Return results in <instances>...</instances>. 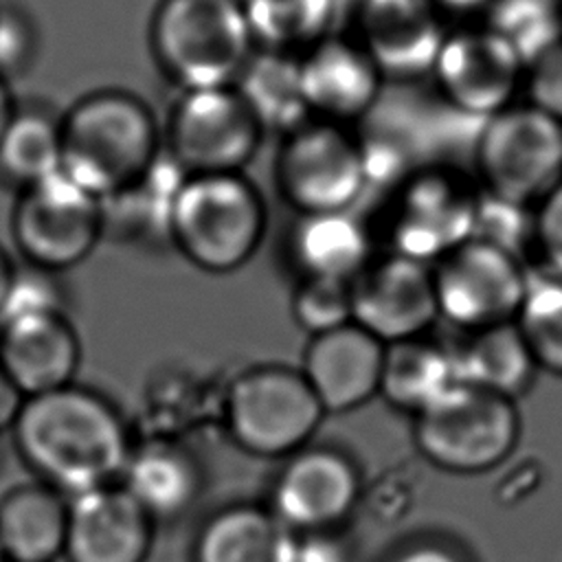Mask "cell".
Segmentation results:
<instances>
[{
  "label": "cell",
  "mask_w": 562,
  "mask_h": 562,
  "mask_svg": "<svg viewBox=\"0 0 562 562\" xmlns=\"http://www.w3.org/2000/svg\"><path fill=\"white\" fill-rule=\"evenodd\" d=\"M11 432L24 463L68 498L116 483L134 448L119 411L75 382L24 397Z\"/></svg>",
  "instance_id": "6da1fadb"
},
{
  "label": "cell",
  "mask_w": 562,
  "mask_h": 562,
  "mask_svg": "<svg viewBox=\"0 0 562 562\" xmlns=\"http://www.w3.org/2000/svg\"><path fill=\"white\" fill-rule=\"evenodd\" d=\"M162 154V127L134 92L101 88L61 112V171L97 200L138 182Z\"/></svg>",
  "instance_id": "7a4b0ae2"
},
{
  "label": "cell",
  "mask_w": 562,
  "mask_h": 562,
  "mask_svg": "<svg viewBox=\"0 0 562 562\" xmlns=\"http://www.w3.org/2000/svg\"><path fill=\"white\" fill-rule=\"evenodd\" d=\"M268 211L244 173L184 176L169 213V241L195 268L239 270L261 246Z\"/></svg>",
  "instance_id": "3957f363"
},
{
  "label": "cell",
  "mask_w": 562,
  "mask_h": 562,
  "mask_svg": "<svg viewBox=\"0 0 562 562\" xmlns=\"http://www.w3.org/2000/svg\"><path fill=\"white\" fill-rule=\"evenodd\" d=\"M147 42L180 92L233 86L255 53L239 0H158Z\"/></svg>",
  "instance_id": "277c9868"
},
{
  "label": "cell",
  "mask_w": 562,
  "mask_h": 562,
  "mask_svg": "<svg viewBox=\"0 0 562 562\" xmlns=\"http://www.w3.org/2000/svg\"><path fill=\"white\" fill-rule=\"evenodd\" d=\"M516 400L457 382L413 415L419 454L450 474H483L507 461L520 439Z\"/></svg>",
  "instance_id": "5b68a950"
},
{
  "label": "cell",
  "mask_w": 562,
  "mask_h": 562,
  "mask_svg": "<svg viewBox=\"0 0 562 562\" xmlns=\"http://www.w3.org/2000/svg\"><path fill=\"white\" fill-rule=\"evenodd\" d=\"M472 176L481 193L536 209L562 180V123L527 101L487 116Z\"/></svg>",
  "instance_id": "8992f818"
},
{
  "label": "cell",
  "mask_w": 562,
  "mask_h": 562,
  "mask_svg": "<svg viewBox=\"0 0 562 562\" xmlns=\"http://www.w3.org/2000/svg\"><path fill=\"white\" fill-rule=\"evenodd\" d=\"M274 184L299 215L351 211L369 189L360 132L321 119L303 121L279 138Z\"/></svg>",
  "instance_id": "52a82bcc"
},
{
  "label": "cell",
  "mask_w": 562,
  "mask_h": 562,
  "mask_svg": "<svg viewBox=\"0 0 562 562\" xmlns=\"http://www.w3.org/2000/svg\"><path fill=\"white\" fill-rule=\"evenodd\" d=\"M481 189L452 165H417L389 195L391 252L432 266L474 235Z\"/></svg>",
  "instance_id": "ba28073f"
},
{
  "label": "cell",
  "mask_w": 562,
  "mask_h": 562,
  "mask_svg": "<svg viewBox=\"0 0 562 562\" xmlns=\"http://www.w3.org/2000/svg\"><path fill=\"white\" fill-rule=\"evenodd\" d=\"M266 132L235 86L184 90L162 125V151L184 173H244Z\"/></svg>",
  "instance_id": "9c48e42d"
},
{
  "label": "cell",
  "mask_w": 562,
  "mask_h": 562,
  "mask_svg": "<svg viewBox=\"0 0 562 562\" xmlns=\"http://www.w3.org/2000/svg\"><path fill=\"white\" fill-rule=\"evenodd\" d=\"M325 408L301 369L252 367L235 378L226 395L228 430L239 448L257 457H290L314 437Z\"/></svg>",
  "instance_id": "30bf717a"
},
{
  "label": "cell",
  "mask_w": 562,
  "mask_h": 562,
  "mask_svg": "<svg viewBox=\"0 0 562 562\" xmlns=\"http://www.w3.org/2000/svg\"><path fill=\"white\" fill-rule=\"evenodd\" d=\"M529 270L507 248L481 237L465 239L432 263L439 318L465 334L516 321Z\"/></svg>",
  "instance_id": "8fae6325"
},
{
  "label": "cell",
  "mask_w": 562,
  "mask_h": 562,
  "mask_svg": "<svg viewBox=\"0 0 562 562\" xmlns=\"http://www.w3.org/2000/svg\"><path fill=\"white\" fill-rule=\"evenodd\" d=\"M11 233L29 266L48 272L68 270L103 237L101 200L57 171L18 191Z\"/></svg>",
  "instance_id": "7c38bea8"
},
{
  "label": "cell",
  "mask_w": 562,
  "mask_h": 562,
  "mask_svg": "<svg viewBox=\"0 0 562 562\" xmlns=\"http://www.w3.org/2000/svg\"><path fill=\"white\" fill-rule=\"evenodd\" d=\"M428 77L450 110L485 121L516 103L525 64L492 29L474 24L448 29Z\"/></svg>",
  "instance_id": "4fadbf2b"
},
{
  "label": "cell",
  "mask_w": 562,
  "mask_h": 562,
  "mask_svg": "<svg viewBox=\"0 0 562 562\" xmlns=\"http://www.w3.org/2000/svg\"><path fill=\"white\" fill-rule=\"evenodd\" d=\"M351 321L384 345L422 338L439 321L432 266L389 252L351 281Z\"/></svg>",
  "instance_id": "5bb4252c"
},
{
  "label": "cell",
  "mask_w": 562,
  "mask_h": 562,
  "mask_svg": "<svg viewBox=\"0 0 562 562\" xmlns=\"http://www.w3.org/2000/svg\"><path fill=\"white\" fill-rule=\"evenodd\" d=\"M360 498L356 463L334 448H301L272 483L270 512L294 533L334 531Z\"/></svg>",
  "instance_id": "9a60e30c"
},
{
  "label": "cell",
  "mask_w": 562,
  "mask_h": 562,
  "mask_svg": "<svg viewBox=\"0 0 562 562\" xmlns=\"http://www.w3.org/2000/svg\"><path fill=\"white\" fill-rule=\"evenodd\" d=\"M446 33L432 0H356L349 31L384 81L428 77Z\"/></svg>",
  "instance_id": "2e32d148"
},
{
  "label": "cell",
  "mask_w": 562,
  "mask_h": 562,
  "mask_svg": "<svg viewBox=\"0 0 562 562\" xmlns=\"http://www.w3.org/2000/svg\"><path fill=\"white\" fill-rule=\"evenodd\" d=\"M299 79L310 119L351 127L375 108L386 83L349 33H331L299 55Z\"/></svg>",
  "instance_id": "e0dca14e"
},
{
  "label": "cell",
  "mask_w": 562,
  "mask_h": 562,
  "mask_svg": "<svg viewBox=\"0 0 562 562\" xmlns=\"http://www.w3.org/2000/svg\"><path fill=\"white\" fill-rule=\"evenodd\" d=\"M154 520L116 481L68 498V562H145Z\"/></svg>",
  "instance_id": "ac0fdd59"
},
{
  "label": "cell",
  "mask_w": 562,
  "mask_h": 562,
  "mask_svg": "<svg viewBox=\"0 0 562 562\" xmlns=\"http://www.w3.org/2000/svg\"><path fill=\"white\" fill-rule=\"evenodd\" d=\"M386 345L353 321L312 336L301 373L325 413H345L380 393Z\"/></svg>",
  "instance_id": "d6986e66"
},
{
  "label": "cell",
  "mask_w": 562,
  "mask_h": 562,
  "mask_svg": "<svg viewBox=\"0 0 562 562\" xmlns=\"http://www.w3.org/2000/svg\"><path fill=\"white\" fill-rule=\"evenodd\" d=\"M79 356V338L64 312L0 321V367L24 397L72 384Z\"/></svg>",
  "instance_id": "ffe728a7"
},
{
  "label": "cell",
  "mask_w": 562,
  "mask_h": 562,
  "mask_svg": "<svg viewBox=\"0 0 562 562\" xmlns=\"http://www.w3.org/2000/svg\"><path fill=\"white\" fill-rule=\"evenodd\" d=\"M296 542L270 507L231 505L200 527L193 562H294Z\"/></svg>",
  "instance_id": "44dd1931"
},
{
  "label": "cell",
  "mask_w": 562,
  "mask_h": 562,
  "mask_svg": "<svg viewBox=\"0 0 562 562\" xmlns=\"http://www.w3.org/2000/svg\"><path fill=\"white\" fill-rule=\"evenodd\" d=\"M68 496L26 483L0 498V549L7 562H55L64 555Z\"/></svg>",
  "instance_id": "7402d4cb"
},
{
  "label": "cell",
  "mask_w": 562,
  "mask_h": 562,
  "mask_svg": "<svg viewBox=\"0 0 562 562\" xmlns=\"http://www.w3.org/2000/svg\"><path fill=\"white\" fill-rule=\"evenodd\" d=\"M119 483L151 520L176 518L195 503L202 490V472L182 446L145 441L132 448Z\"/></svg>",
  "instance_id": "603a6c76"
},
{
  "label": "cell",
  "mask_w": 562,
  "mask_h": 562,
  "mask_svg": "<svg viewBox=\"0 0 562 562\" xmlns=\"http://www.w3.org/2000/svg\"><path fill=\"white\" fill-rule=\"evenodd\" d=\"M290 252L303 277L353 281L371 261V237L351 211L299 215Z\"/></svg>",
  "instance_id": "cb8c5ba5"
},
{
  "label": "cell",
  "mask_w": 562,
  "mask_h": 562,
  "mask_svg": "<svg viewBox=\"0 0 562 562\" xmlns=\"http://www.w3.org/2000/svg\"><path fill=\"white\" fill-rule=\"evenodd\" d=\"M452 351L461 382L516 402L531 389L540 371L516 321L468 331Z\"/></svg>",
  "instance_id": "d4e9b609"
},
{
  "label": "cell",
  "mask_w": 562,
  "mask_h": 562,
  "mask_svg": "<svg viewBox=\"0 0 562 562\" xmlns=\"http://www.w3.org/2000/svg\"><path fill=\"white\" fill-rule=\"evenodd\" d=\"M459 380L454 351L426 336L391 342L384 349L380 395L395 408L417 415Z\"/></svg>",
  "instance_id": "484cf974"
},
{
  "label": "cell",
  "mask_w": 562,
  "mask_h": 562,
  "mask_svg": "<svg viewBox=\"0 0 562 562\" xmlns=\"http://www.w3.org/2000/svg\"><path fill=\"white\" fill-rule=\"evenodd\" d=\"M61 171V112L15 103L0 134V180L18 191Z\"/></svg>",
  "instance_id": "4316f807"
},
{
  "label": "cell",
  "mask_w": 562,
  "mask_h": 562,
  "mask_svg": "<svg viewBox=\"0 0 562 562\" xmlns=\"http://www.w3.org/2000/svg\"><path fill=\"white\" fill-rule=\"evenodd\" d=\"M233 86L266 134L274 132L281 138L310 119L301 92L296 55L255 48Z\"/></svg>",
  "instance_id": "83f0119b"
},
{
  "label": "cell",
  "mask_w": 562,
  "mask_h": 562,
  "mask_svg": "<svg viewBox=\"0 0 562 562\" xmlns=\"http://www.w3.org/2000/svg\"><path fill=\"white\" fill-rule=\"evenodd\" d=\"M259 50L303 55L334 33L340 0H239Z\"/></svg>",
  "instance_id": "f1b7e54d"
},
{
  "label": "cell",
  "mask_w": 562,
  "mask_h": 562,
  "mask_svg": "<svg viewBox=\"0 0 562 562\" xmlns=\"http://www.w3.org/2000/svg\"><path fill=\"white\" fill-rule=\"evenodd\" d=\"M184 173L162 151L156 165L132 187L101 202L103 235L112 228L123 237L167 235L169 213Z\"/></svg>",
  "instance_id": "f546056e"
},
{
  "label": "cell",
  "mask_w": 562,
  "mask_h": 562,
  "mask_svg": "<svg viewBox=\"0 0 562 562\" xmlns=\"http://www.w3.org/2000/svg\"><path fill=\"white\" fill-rule=\"evenodd\" d=\"M516 323L540 367L562 378V274L531 268Z\"/></svg>",
  "instance_id": "4dcf8cb0"
},
{
  "label": "cell",
  "mask_w": 562,
  "mask_h": 562,
  "mask_svg": "<svg viewBox=\"0 0 562 562\" xmlns=\"http://www.w3.org/2000/svg\"><path fill=\"white\" fill-rule=\"evenodd\" d=\"M483 24L527 66L562 42V0H494Z\"/></svg>",
  "instance_id": "1f68e13d"
},
{
  "label": "cell",
  "mask_w": 562,
  "mask_h": 562,
  "mask_svg": "<svg viewBox=\"0 0 562 562\" xmlns=\"http://www.w3.org/2000/svg\"><path fill=\"white\" fill-rule=\"evenodd\" d=\"M292 316L312 336L351 323V281L303 277L292 296Z\"/></svg>",
  "instance_id": "d6a6232c"
},
{
  "label": "cell",
  "mask_w": 562,
  "mask_h": 562,
  "mask_svg": "<svg viewBox=\"0 0 562 562\" xmlns=\"http://www.w3.org/2000/svg\"><path fill=\"white\" fill-rule=\"evenodd\" d=\"M40 55L35 20L15 4H0V79L13 81L33 68Z\"/></svg>",
  "instance_id": "836d02e7"
},
{
  "label": "cell",
  "mask_w": 562,
  "mask_h": 562,
  "mask_svg": "<svg viewBox=\"0 0 562 562\" xmlns=\"http://www.w3.org/2000/svg\"><path fill=\"white\" fill-rule=\"evenodd\" d=\"M35 312H64V296L55 272L29 266L24 272L15 270L0 310V321Z\"/></svg>",
  "instance_id": "e575fe53"
},
{
  "label": "cell",
  "mask_w": 562,
  "mask_h": 562,
  "mask_svg": "<svg viewBox=\"0 0 562 562\" xmlns=\"http://www.w3.org/2000/svg\"><path fill=\"white\" fill-rule=\"evenodd\" d=\"M525 101L562 123V42L525 66Z\"/></svg>",
  "instance_id": "d590c367"
},
{
  "label": "cell",
  "mask_w": 562,
  "mask_h": 562,
  "mask_svg": "<svg viewBox=\"0 0 562 562\" xmlns=\"http://www.w3.org/2000/svg\"><path fill=\"white\" fill-rule=\"evenodd\" d=\"M538 268L562 274V180L533 209V248Z\"/></svg>",
  "instance_id": "8d00e7d4"
},
{
  "label": "cell",
  "mask_w": 562,
  "mask_h": 562,
  "mask_svg": "<svg viewBox=\"0 0 562 562\" xmlns=\"http://www.w3.org/2000/svg\"><path fill=\"white\" fill-rule=\"evenodd\" d=\"M389 562H472L468 551L443 538H422L393 553Z\"/></svg>",
  "instance_id": "74e56055"
},
{
  "label": "cell",
  "mask_w": 562,
  "mask_h": 562,
  "mask_svg": "<svg viewBox=\"0 0 562 562\" xmlns=\"http://www.w3.org/2000/svg\"><path fill=\"white\" fill-rule=\"evenodd\" d=\"M294 562H349V551L331 531L301 533Z\"/></svg>",
  "instance_id": "f35d334b"
},
{
  "label": "cell",
  "mask_w": 562,
  "mask_h": 562,
  "mask_svg": "<svg viewBox=\"0 0 562 562\" xmlns=\"http://www.w3.org/2000/svg\"><path fill=\"white\" fill-rule=\"evenodd\" d=\"M494 0H432L448 29L483 24Z\"/></svg>",
  "instance_id": "ab89813d"
},
{
  "label": "cell",
  "mask_w": 562,
  "mask_h": 562,
  "mask_svg": "<svg viewBox=\"0 0 562 562\" xmlns=\"http://www.w3.org/2000/svg\"><path fill=\"white\" fill-rule=\"evenodd\" d=\"M22 402H24V395L15 389V384L9 380V375L0 367V432L13 426Z\"/></svg>",
  "instance_id": "60d3db41"
},
{
  "label": "cell",
  "mask_w": 562,
  "mask_h": 562,
  "mask_svg": "<svg viewBox=\"0 0 562 562\" xmlns=\"http://www.w3.org/2000/svg\"><path fill=\"white\" fill-rule=\"evenodd\" d=\"M13 274H15V268L11 266V259L7 257V252L0 248V310H2L4 299H7V294H9Z\"/></svg>",
  "instance_id": "b9f144b4"
},
{
  "label": "cell",
  "mask_w": 562,
  "mask_h": 562,
  "mask_svg": "<svg viewBox=\"0 0 562 562\" xmlns=\"http://www.w3.org/2000/svg\"><path fill=\"white\" fill-rule=\"evenodd\" d=\"M13 110H15V99H13L11 90H9V83L0 79V134L7 127Z\"/></svg>",
  "instance_id": "7bdbcfd3"
},
{
  "label": "cell",
  "mask_w": 562,
  "mask_h": 562,
  "mask_svg": "<svg viewBox=\"0 0 562 562\" xmlns=\"http://www.w3.org/2000/svg\"><path fill=\"white\" fill-rule=\"evenodd\" d=\"M0 562H7V560H4V553H2V549H0Z\"/></svg>",
  "instance_id": "ee69618b"
},
{
  "label": "cell",
  "mask_w": 562,
  "mask_h": 562,
  "mask_svg": "<svg viewBox=\"0 0 562 562\" xmlns=\"http://www.w3.org/2000/svg\"><path fill=\"white\" fill-rule=\"evenodd\" d=\"M0 470H2V450H0Z\"/></svg>",
  "instance_id": "f6af8a7d"
}]
</instances>
